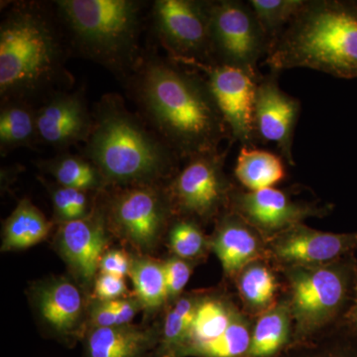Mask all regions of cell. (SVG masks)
I'll return each mask as SVG.
<instances>
[{
	"label": "cell",
	"instance_id": "6da1fadb",
	"mask_svg": "<svg viewBox=\"0 0 357 357\" xmlns=\"http://www.w3.org/2000/svg\"><path fill=\"white\" fill-rule=\"evenodd\" d=\"M134 100L157 135L180 159L220 151L231 139L204 76L175 61L140 63L130 81Z\"/></svg>",
	"mask_w": 357,
	"mask_h": 357
},
{
	"label": "cell",
	"instance_id": "7a4b0ae2",
	"mask_svg": "<svg viewBox=\"0 0 357 357\" xmlns=\"http://www.w3.org/2000/svg\"><path fill=\"white\" fill-rule=\"evenodd\" d=\"M57 17V14H56ZM55 16L38 3L13 4L0 25L2 102L28 103L53 96L66 79V46Z\"/></svg>",
	"mask_w": 357,
	"mask_h": 357
},
{
	"label": "cell",
	"instance_id": "3957f363",
	"mask_svg": "<svg viewBox=\"0 0 357 357\" xmlns=\"http://www.w3.org/2000/svg\"><path fill=\"white\" fill-rule=\"evenodd\" d=\"M84 157L102 173L109 187L164 185L178 172L180 160L119 96H103Z\"/></svg>",
	"mask_w": 357,
	"mask_h": 357
},
{
	"label": "cell",
	"instance_id": "277c9868",
	"mask_svg": "<svg viewBox=\"0 0 357 357\" xmlns=\"http://www.w3.org/2000/svg\"><path fill=\"white\" fill-rule=\"evenodd\" d=\"M264 64L271 72L306 68L357 79V4L307 0L272 42Z\"/></svg>",
	"mask_w": 357,
	"mask_h": 357
},
{
	"label": "cell",
	"instance_id": "5b68a950",
	"mask_svg": "<svg viewBox=\"0 0 357 357\" xmlns=\"http://www.w3.org/2000/svg\"><path fill=\"white\" fill-rule=\"evenodd\" d=\"M56 13L76 49L114 72L137 69L141 3L133 0H58Z\"/></svg>",
	"mask_w": 357,
	"mask_h": 357
},
{
	"label": "cell",
	"instance_id": "8992f818",
	"mask_svg": "<svg viewBox=\"0 0 357 357\" xmlns=\"http://www.w3.org/2000/svg\"><path fill=\"white\" fill-rule=\"evenodd\" d=\"M354 255L321 265L282 267L283 295L294 323L293 342L307 340L345 321L351 306Z\"/></svg>",
	"mask_w": 357,
	"mask_h": 357
},
{
	"label": "cell",
	"instance_id": "52a82bcc",
	"mask_svg": "<svg viewBox=\"0 0 357 357\" xmlns=\"http://www.w3.org/2000/svg\"><path fill=\"white\" fill-rule=\"evenodd\" d=\"M102 204L110 234L136 255L156 252L175 218L166 185L119 188Z\"/></svg>",
	"mask_w": 357,
	"mask_h": 357
},
{
	"label": "cell",
	"instance_id": "ba28073f",
	"mask_svg": "<svg viewBox=\"0 0 357 357\" xmlns=\"http://www.w3.org/2000/svg\"><path fill=\"white\" fill-rule=\"evenodd\" d=\"M227 153L229 149L192 156L167 183L175 218H189L204 225L217 222L229 211L237 185L225 171Z\"/></svg>",
	"mask_w": 357,
	"mask_h": 357
},
{
	"label": "cell",
	"instance_id": "9c48e42d",
	"mask_svg": "<svg viewBox=\"0 0 357 357\" xmlns=\"http://www.w3.org/2000/svg\"><path fill=\"white\" fill-rule=\"evenodd\" d=\"M208 14L215 64L259 77L258 62L266 57L270 42L248 2L208 1Z\"/></svg>",
	"mask_w": 357,
	"mask_h": 357
},
{
	"label": "cell",
	"instance_id": "30bf717a",
	"mask_svg": "<svg viewBox=\"0 0 357 357\" xmlns=\"http://www.w3.org/2000/svg\"><path fill=\"white\" fill-rule=\"evenodd\" d=\"M28 299L45 337L68 347L82 342L88 331L91 296L70 276H50L34 282Z\"/></svg>",
	"mask_w": 357,
	"mask_h": 357
},
{
	"label": "cell",
	"instance_id": "8fae6325",
	"mask_svg": "<svg viewBox=\"0 0 357 357\" xmlns=\"http://www.w3.org/2000/svg\"><path fill=\"white\" fill-rule=\"evenodd\" d=\"M152 16L157 35L173 61L196 69L215 64L208 1L157 0Z\"/></svg>",
	"mask_w": 357,
	"mask_h": 357
},
{
	"label": "cell",
	"instance_id": "7c38bea8",
	"mask_svg": "<svg viewBox=\"0 0 357 357\" xmlns=\"http://www.w3.org/2000/svg\"><path fill=\"white\" fill-rule=\"evenodd\" d=\"M229 211L243 218L269 241L304 223L307 218L326 217L333 211V204L302 198L293 188H267L251 192L237 185L230 199Z\"/></svg>",
	"mask_w": 357,
	"mask_h": 357
},
{
	"label": "cell",
	"instance_id": "4fadbf2b",
	"mask_svg": "<svg viewBox=\"0 0 357 357\" xmlns=\"http://www.w3.org/2000/svg\"><path fill=\"white\" fill-rule=\"evenodd\" d=\"M110 234L102 204L83 220L58 225L54 248L65 262L70 276L91 295L100 259L109 249Z\"/></svg>",
	"mask_w": 357,
	"mask_h": 357
},
{
	"label": "cell",
	"instance_id": "5bb4252c",
	"mask_svg": "<svg viewBox=\"0 0 357 357\" xmlns=\"http://www.w3.org/2000/svg\"><path fill=\"white\" fill-rule=\"evenodd\" d=\"M204 79L220 114L229 129L232 141L243 147H256L255 105L259 77L229 66H204Z\"/></svg>",
	"mask_w": 357,
	"mask_h": 357
},
{
	"label": "cell",
	"instance_id": "9a60e30c",
	"mask_svg": "<svg viewBox=\"0 0 357 357\" xmlns=\"http://www.w3.org/2000/svg\"><path fill=\"white\" fill-rule=\"evenodd\" d=\"M357 251V231L333 234L295 225L267 241V260L277 269L295 265H321Z\"/></svg>",
	"mask_w": 357,
	"mask_h": 357
},
{
	"label": "cell",
	"instance_id": "2e32d148",
	"mask_svg": "<svg viewBox=\"0 0 357 357\" xmlns=\"http://www.w3.org/2000/svg\"><path fill=\"white\" fill-rule=\"evenodd\" d=\"M279 73L260 76L256 89L255 129L256 139L276 145L282 158L295 166L294 135L301 114L299 98L279 86Z\"/></svg>",
	"mask_w": 357,
	"mask_h": 357
},
{
	"label": "cell",
	"instance_id": "e0dca14e",
	"mask_svg": "<svg viewBox=\"0 0 357 357\" xmlns=\"http://www.w3.org/2000/svg\"><path fill=\"white\" fill-rule=\"evenodd\" d=\"M39 140L63 149L86 142L93 128L83 93H54L36 110Z\"/></svg>",
	"mask_w": 357,
	"mask_h": 357
},
{
	"label": "cell",
	"instance_id": "ac0fdd59",
	"mask_svg": "<svg viewBox=\"0 0 357 357\" xmlns=\"http://www.w3.org/2000/svg\"><path fill=\"white\" fill-rule=\"evenodd\" d=\"M210 239L211 252L220 260L227 281L234 282L249 263L267 260L265 237L234 211L218 218Z\"/></svg>",
	"mask_w": 357,
	"mask_h": 357
},
{
	"label": "cell",
	"instance_id": "d6986e66",
	"mask_svg": "<svg viewBox=\"0 0 357 357\" xmlns=\"http://www.w3.org/2000/svg\"><path fill=\"white\" fill-rule=\"evenodd\" d=\"M241 309L236 294L227 288L204 290L189 333L176 357H194L199 349L217 342Z\"/></svg>",
	"mask_w": 357,
	"mask_h": 357
},
{
	"label": "cell",
	"instance_id": "ffe728a7",
	"mask_svg": "<svg viewBox=\"0 0 357 357\" xmlns=\"http://www.w3.org/2000/svg\"><path fill=\"white\" fill-rule=\"evenodd\" d=\"M82 342L83 357H155L160 325L89 328Z\"/></svg>",
	"mask_w": 357,
	"mask_h": 357
},
{
	"label": "cell",
	"instance_id": "44dd1931",
	"mask_svg": "<svg viewBox=\"0 0 357 357\" xmlns=\"http://www.w3.org/2000/svg\"><path fill=\"white\" fill-rule=\"evenodd\" d=\"M241 309L248 316H258L274 307L283 295L280 272L266 259L249 263L234 280Z\"/></svg>",
	"mask_w": 357,
	"mask_h": 357
},
{
	"label": "cell",
	"instance_id": "7402d4cb",
	"mask_svg": "<svg viewBox=\"0 0 357 357\" xmlns=\"http://www.w3.org/2000/svg\"><path fill=\"white\" fill-rule=\"evenodd\" d=\"M131 256L128 277L132 281L133 295L139 301L144 319L154 318L160 312H165L169 306L163 260L136 253Z\"/></svg>",
	"mask_w": 357,
	"mask_h": 357
},
{
	"label": "cell",
	"instance_id": "603a6c76",
	"mask_svg": "<svg viewBox=\"0 0 357 357\" xmlns=\"http://www.w3.org/2000/svg\"><path fill=\"white\" fill-rule=\"evenodd\" d=\"M292 314L283 297L255 318L248 357H276L292 344Z\"/></svg>",
	"mask_w": 357,
	"mask_h": 357
},
{
	"label": "cell",
	"instance_id": "cb8c5ba5",
	"mask_svg": "<svg viewBox=\"0 0 357 357\" xmlns=\"http://www.w3.org/2000/svg\"><path fill=\"white\" fill-rule=\"evenodd\" d=\"M50 222L29 199H22L2 227V252L24 250L45 241L50 234Z\"/></svg>",
	"mask_w": 357,
	"mask_h": 357
},
{
	"label": "cell",
	"instance_id": "d4e9b609",
	"mask_svg": "<svg viewBox=\"0 0 357 357\" xmlns=\"http://www.w3.org/2000/svg\"><path fill=\"white\" fill-rule=\"evenodd\" d=\"M234 174L241 187L251 192L274 188L287 176L281 155L256 147H241Z\"/></svg>",
	"mask_w": 357,
	"mask_h": 357
},
{
	"label": "cell",
	"instance_id": "484cf974",
	"mask_svg": "<svg viewBox=\"0 0 357 357\" xmlns=\"http://www.w3.org/2000/svg\"><path fill=\"white\" fill-rule=\"evenodd\" d=\"M37 165L42 172L50 175L54 182L64 187L88 192H102L109 187L102 173L84 157L60 154L42 160Z\"/></svg>",
	"mask_w": 357,
	"mask_h": 357
},
{
	"label": "cell",
	"instance_id": "4316f807",
	"mask_svg": "<svg viewBox=\"0 0 357 357\" xmlns=\"http://www.w3.org/2000/svg\"><path fill=\"white\" fill-rule=\"evenodd\" d=\"M276 357H357V331L344 321L314 337L293 342Z\"/></svg>",
	"mask_w": 357,
	"mask_h": 357
},
{
	"label": "cell",
	"instance_id": "83f0119b",
	"mask_svg": "<svg viewBox=\"0 0 357 357\" xmlns=\"http://www.w3.org/2000/svg\"><path fill=\"white\" fill-rule=\"evenodd\" d=\"M204 290L185 292L169 305L160 325V342L155 357H176L194 319Z\"/></svg>",
	"mask_w": 357,
	"mask_h": 357
},
{
	"label": "cell",
	"instance_id": "f1b7e54d",
	"mask_svg": "<svg viewBox=\"0 0 357 357\" xmlns=\"http://www.w3.org/2000/svg\"><path fill=\"white\" fill-rule=\"evenodd\" d=\"M39 140L36 110L21 102H2L0 110V149L2 156L20 147H30Z\"/></svg>",
	"mask_w": 357,
	"mask_h": 357
},
{
	"label": "cell",
	"instance_id": "f546056e",
	"mask_svg": "<svg viewBox=\"0 0 357 357\" xmlns=\"http://www.w3.org/2000/svg\"><path fill=\"white\" fill-rule=\"evenodd\" d=\"M166 237L171 255L182 259L199 263L211 251L203 225L189 218H174Z\"/></svg>",
	"mask_w": 357,
	"mask_h": 357
},
{
	"label": "cell",
	"instance_id": "4dcf8cb0",
	"mask_svg": "<svg viewBox=\"0 0 357 357\" xmlns=\"http://www.w3.org/2000/svg\"><path fill=\"white\" fill-rule=\"evenodd\" d=\"M255 318L239 310L220 340L199 349L194 357H248Z\"/></svg>",
	"mask_w": 357,
	"mask_h": 357
},
{
	"label": "cell",
	"instance_id": "1f68e13d",
	"mask_svg": "<svg viewBox=\"0 0 357 357\" xmlns=\"http://www.w3.org/2000/svg\"><path fill=\"white\" fill-rule=\"evenodd\" d=\"M270 45L297 16L307 0H249Z\"/></svg>",
	"mask_w": 357,
	"mask_h": 357
},
{
	"label": "cell",
	"instance_id": "d6a6232c",
	"mask_svg": "<svg viewBox=\"0 0 357 357\" xmlns=\"http://www.w3.org/2000/svg\"><path fill=\"white\" fill-rule=\"evenodd\" d=\"M47 189L50 192L52 206L54 211V223L75 222L89 217L96 204L89 198L91 192L64 187L57 183H46Z\"/></svg>",
	"mask_w": 357,
	"mask_h": 357
},
{
	"label": "cell",
	"instance_id": "836d02e7",
	"mask_svg": "<svg viewBox=\"0 0 357 357\" xmlns=\"http://www.w3.org/2000/svg\"><path fill=\"white\" fill-rule=\"evenodd\" d=\"M163 263L164 269H165L167 293H168L169 305H170L185 293V287L199 262L190 261L177 256L170 255L163 260Z\"/></svg>",
	"mask_w": 357,
	"mask_h": 357
},
{
	"label": "cell",
	"instance_id": "e575fe53",
	"mask_svg": "<svg viewBox=\"0 0 357 357\" xmlns=\"http://www.w3.org/2000/svg\"><path fill=\"white\" fill-rule=\"evenodd\" d=\"M129 294L126 278L114 275L98 273L91 290V299L112 301L128 297Z\"/></svg>",
	"mask_w": 357,
	"mask_h": 357
},
{
	"label": "cell",
	"instance_id": "d590c367",
	"mask_svg": "<svg viewBox=\"0 0 357 357\" xmlns=\"http://www.w3.org/2000/svg\"><path fill=\"white\" fill-rule=\"evenodd\" d=\"M131 261V253L124 249L109 248L100 259L98 273L126 278L130 273Z\"/></svg>",
	"mask_w": 357,
	"mask_h": 357
},
{
	"label": "cell",
	"instance_id": "8d00e7d4",
	"mask_svg": "<svg viewBox=\"0 0 357 357\" xmlns=\"http://www.w3.org/2000/svg\"><path fill=\"white\" fill-rule=\"evenodd\" d=\"M345 321L357 331V267L356 272V280H354V292L352 298L351 306L345 317Z\"/></svg>",
	"mask_w": 357,
	"mask_h": 357
}]
</instances>
